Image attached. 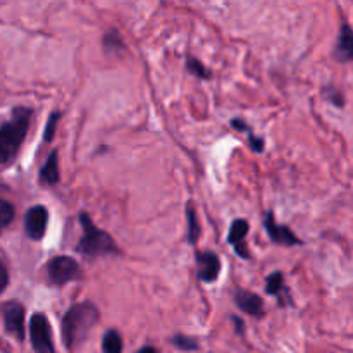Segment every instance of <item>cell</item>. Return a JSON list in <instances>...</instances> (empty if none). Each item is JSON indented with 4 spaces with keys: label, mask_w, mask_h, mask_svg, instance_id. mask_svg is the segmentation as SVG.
<instances>
[{
    "label": "cell",
    "mask_w": 353,
    "mask_h": 353,
    "mask_svg": "<svg viewBox=\"0 0 353 353\" xmlns=\"http://www.w3.org/2000/svg\"><path fill=\"white\" fill-rule=\"evenodd\" d=\"M103 50L110 55H119L126 50V43H124L123 37L116 28H110L105 34H103Z\"/></svg>",
    "instance_id": "2e32d148"
},
{
    "label": "cell",
    "mask_w": 353,
    "mask_h": 353,
    "mask_svg": "<svg viewBox=\"0 0 353 353\" xmlns=\"http://www.w3.org/2000/svg\"><path fill=\"white\" fill-rule=\"evenodd\" d=\"M231 321H233L234 326H236V333L238 334L243 333V331H245V323H243V321H241L240 317H236V316H231Z\"/></svg>",
    "instance_id": "d4e9b609"
},
{
    "label": "cell",
    "mask_w": 353,
    "mask_h": 353,
    "mask_svg": "<svg viewBox=\"0 0 353 353\" xmlns=\"http://www.w3.org/2000/svg\"><path fill=\"white\" fill-rule=\"evenodd\" d=\"M137 353H159V352L155 350L154 347H143V348H140Z\"/></svg>",
    "instance_id": "484cf974"
},
{
    "label": "cell",
    "mask_w": 353,
    "mask_h": 353,
    "mask_svg": "<svg viewBox=\"0 0 353 353\" xmlns=\"http://www.w3.org/2000/svg\"><path fill=\"white\" fill-rule=\"evenodd\" d=\"M7 286H9V271H7L6 264L0 261V295L6 292Z\"/></svg>",
    "instance_id": "cb8c5ba5"
},
{
    "label": "cell",
    "mask_w": 353,
    "mask_h": 353,
    "mask_svg": "<svg viewBox=\"0 0 353 353\" xmlns=\"http://www.w3.org/2000/svg\"><path fill=\"white\" fill-rule=\"evenodd\" d=\"M334 57L340 62H350L353 59V33L348 23L341 24L336 47H334Z\"/></svg>",
    "instance_id": "7c38bea8"
},
{
    "label": "cell",
    "mask_w": 353,
    "mask_h": 353,
    "mask_svg": "<svg viewBox=\"0 0 353 353\" xmlns=\"http://www.w3.org/2000/svg\"><path fill=\"white\" fill-rule=\"evenodd\" d=\"M231 128L236 131H241V133H247L248 145H250V148L255 152V154H262V152H264V147H265L264 140H262L261 137H255V134L252 133L250 126H248L243 119H233L231 121Z\"/></svg>",
    "instance_id": "e0dca14e"
},
{
    "label": "cell",
    "mask_w": 353,
    "mask_h": 353,
    "mask_svg": "<svg viewBox=\"0 0 353 353\" xmlns=\"http://www.w3.org/2000/svg\"><path fill=\"white\" fill-rule=\"evenodd\" d=\"M186 240L190 245H196L200 234H202V226L199 223V217H196L195 209H193V203H186Z\"/></svg>",
    "instance_id": "9a60e30c"
},
{
    "label": "cell",
    "mask_w": 353,
    "mask_h": 353,
    "mask_svg": "<svg viewBox=\"0 0 353 353\" xmlns=\"http://www.w3.org/2000/svg\"><path fill=\"white\" fill-rule=\"evenodd\" d=\"M234 303L243 314L257 317V319L264 317V300L257 293H252L248 290H238L234 293Z\"/></svg>",
    "instance_id": "8fae6325"
},
{
    "label": "cell",
    "mask_w": 353,
    "mask_h": 353,
    "mask_svg": "<svg viewBox=\"0 0 353 353\" xmlns=\"http://www.w3.org/2000/svg\"><path fill=\"white\" fill-rule=\"evenodd\" d=\"M62 117V114L59 112H52L50 116H48V121H47V126H45V133H43V140L47 141H52L54 140V134H55V128H57V123L59 119Z\"/></svg>",
    "instance_id": "603a6c76"
},
{
    "label": "cell",
    "mask_w": 353,
    "mask_h": 353,
    "mask_svg": "<svg viewBox=\"0 0 353 353\" xmlns=\"http://www.w3.org/2000/svg\"><path fill=\"white\" fill-rule=\"evenodd\" d=\"M2 319L6 333L16 338L17 341H24L26 331H24V316H26V309L17 300H9L2 305Z\"/></svg>",
    "instance_id": "8992f818"
},
{
    "label": "cell",
    "mask_w": 353,
    "mask_h": 353,
    "mask_svg": "<svg viewBox=\"0 0 353 353\" xmlns=\"http://www.w3.org/2000/svg\"><path fill=\"white\" fill-rule=\"evenodd\" d=\"M123 336L117 330H109L102 338L103 353H123Z\"/></svg>",
    "instance_id": "ac0fdd59"
},
{
    "label": "cell",
    "mask_w": 353,
    "mask_h": 353,
    "mask_svg": "<svg viewBox=\"0 0 353 353\" xmlns=\"http://www.w3.org/2000/svg\"><path fill=\"white\" fill-rule=\"evenodd\" d=\"M14 217H16V209L10 202L0 199V234L6 228H9V224L12 223Z\"/></svg>",
    "instance_id": "ffe728a7"
},
{
    "label": "cell",
    "mask_w": 353,
    "mask_h": 353,
    "mask_svg": "<svg viewBox=\"0 0 353 353\" xmlns=\"http://www.w3.org/2000/svg\"><path fill=\"white\" fill-rule=\"evenodd\" d=\"M324 93V99L327 100V102L333 103L334 107H343L345 105V97H343V92H341L338 86L334 85H326V88L323 90Z\"/></svg>",
    "instance_id": "7402d4cb"
},
{
    "label": "cell",
    "mask_w": 353,
    "mask_h": 353,
    "mask_svg": "<svg viewBox=\"0 0 353 353\" xmlns=\"http://www.w3.org/2000/svg\"><path fill=\"white\" fill-rule=\"evenodd\" d=\"M81 278V265L68 255H57L47 262V281L55 288L69 285Z\"/></svg>",
    "instance_id": "277c9868"
},
{
    "label": "cell",
    "mask_w": 353,
    "mask_h": 353,
    "mask_svg": "<svg viewBox=\"0 0 353 353\" xmlns=\"http://www.w3.org/2000/svg\"><path fill=\"white\" fill-rule=\"evenodd\" d=\"M30 340L34 353H55L50 323L43 312H34L31 316Z\"/></svg>",
    "instance_id": "5b68a950"
},
{
    "label": "cell",
    "mask_w": 353,
    "mask_h": 353,
    "mask_svg": "<svg viewBox=\"0 0 353 353\" xmlns=\"http://www.w3.org/2000/svg\"><path fill=\"white\" fill-rule=\"evenodd\" d=\"M61 179V171H59V155L57 150H52L47 157L45 164L40 169V183L45 186L57 185Z\"/></svg>",
    "instance_id": "5bb4252c"
},
{
    "label": "cell",
    "mask_w": 353,
    "mask_h": 353,
    "mask_svg": "<svg viewBox=\"0 0 353 353\" xmlns=\"http://www.w3.org/2000/svg\"><path fill=\"white\" fill-rule=\"evenodd\" d=\"M265 293L276 296L281 305H290V303H292V296H290L288 288H286L285 285L283 272L279 271L272 272V274H269L268 278H265Z\"/></svg>",
    "instance_id": "4fadbf2b"
},
{
    "label": "cell",
    "mask_w": 353,
    "mask_h": 353,
    "mask_svg": "<svg viewBox=\"0 0 353 353\" xmlns=\"http://www.w3.org/2000/svg\"><path fill=\"white\" fill-rule=\"evenodd\" d=\"M186 71L199 79L210 78V71L205 68V64H202V61H199V59L193 57V55H188V57H186Z\"/></svg>",
    "instance_id": "d6986e66"
},
{
    "label": "cell",
    "mask_w": 353,
    "mask_h": 353,
    "mask_svg": "<svg viewBox=\"0 0 353 353\" xmlns=\"http://www.w3.org/2000/svg\"><path fill=\"white\" fill-rule=\"evenodd\" d=\"M172 347H176L178 350L183 352H195L199 350V341L192 336H186V334H174L171 338Z\"/></svg>",
    "instance_id": "44dd1931"
},
{
    "label": "cell",
    "mask_w": 353,
    "mask_h": 353,
    "mask_svg": "<svg viewBox=\"0 0 353 353\" xmlns=\"http://www.w3.org/2000/svg\"><path fill=\"white\" fill-rule=\"evenodd\" d=\"M100 312L95 303L79 302L68 309L62 316V341L68 350H74L86 340L90 331L99 324Z\"/></svg>",
    "instance_id": "7a4b0ae2"
},
{
    "label": "cell",
    "mask_w": 353,
    "mask_h": 353,
    "mask_svg": "<svg viewBox=\"0 0 353 353\" xmlns=\"http://www.w3.org/2000/svg\"><path fill=\"white\" fill-rule=\"evenodd\" d=\"M264 228L272 243L283 245V247H299V245H302V240H299V236L288 226L276 223V217L272 210L265 212Z\"/></svg>",
    "instance_id": "ba28073f"
},
{
    "label": "cell",
    "mask_w": 353,
    "mask_h": 353,
    "mask_svg": "<svg viewBox=\"0 0 353 353\" xmlns=\"http://www.w3.org/2000/svg\"><path fill=\"white\" fill-rule=\"evenodd\" d=\"M79 223H81V228H83V236L81 240L76 243V248H74L78 254H81L83 257H88V259L121 254L119 245L114 241V238L110 236L107 231L100 230L99 226H95V223H93L92 217H90L88 214L86 212L79 214Z\"/></svg>",
    "instance_id": "3957f363"
},
{
    "label": "cell",
    "mask_w": 353,
    "mask_h": 353,
    "mask_svg": "<svg viewBox=\"0 0 353 353\" xmlns=\"http://www.w3.org/2000/svg\"><path fill=\"white\" fill-rule=\"evenodd\" d=\"M248 231H250V224H248V221L238 217V219H234L233 223H231L230 233H228V243L234 248L238 257L245 259V261L252 259L250 250H248V245H247Z\"/></svg>",
    "instance_id": "9c48e42d"
},
{
    "label": "cell",
    "mask_w": 353,
    "mask_h": 353,
    "mask_svg": "<svg viewBox=\"0 0 353 353\" xmlns=\"http://www.w3.org/2000/svg\"><path fill=\"white\" fill-rule=\"evenodd\" d=\"M48 224V210L45 205H33L26 210L24 216V233L30 240L40 241L43 240L47 233Z\"/></svg>",
    "instance_id": "52a82bcc"
},
{
    "label": "cell",
    "mask_w": 353,
    "mask_h": 353,
    "mask_svg": "<svg viewBox=\"0 0 353 353\" xmlns=\"http://www.w3.org/2000/svg\"><path fill=\"white\" fill-rule=\"evenodd\" d=\"M199 279L202 283H214L221 274V259L214 252H196Z\"/></svg>",
    "instance_id": "30bf717a"
},
{
    "label": "cell",
    "mask_w": 353,
    "mask_h": 353,
    "mask_svg": "<svg viewBox=\"0 0 353 353\" xmlns=\"http://www.w3.org/2000/svg\"><path fill=\"white\" fill-rule=\"evenodd\" d=\"M34 110L31 107H14L10 117L0 126V165H10L19 155L30 131Z\"/></svg>",
    "instance_id": "6da1fadb"
}]
</instances>
